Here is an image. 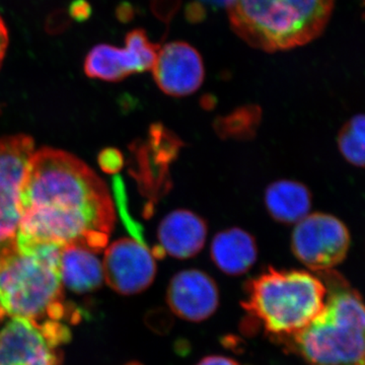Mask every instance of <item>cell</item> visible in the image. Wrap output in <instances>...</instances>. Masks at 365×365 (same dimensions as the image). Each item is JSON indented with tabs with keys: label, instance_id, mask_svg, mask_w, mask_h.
I'll return each mask as SVG.
<instances>
[{
	"label": "cell",
	"instance_id": "1",
	"mask_svg": "<svg viewBox=\"0 0 365 365\" xmlns=\"http://www.w3.org/2000/svg\"><path fill=\"white\" fill-rule=\"evenodd\" d=\"M19 209V250L81 244L100 253L114 228V202L104 181L78 158L53 148L31 158Z\"/></svg>",
	"mask_w": 365,
	"mask_h": 365
},
{
	"label": "cell",
	"instance_id": "2",
	"mask_svg": "<svg viewBox=\"0 0 365 365\" xmlns=\"http://www.w3.org/2000/svg\"><path fill=\"white\" fill-rule=\"evenodd\" d=\"M325 307L299 332L276 339L313 365H365V304L361 295L332 270L319 272Z\"/></svg>",
	"mask_w": 365,
	"mask_h": 365
},
{
	"label": "cell",
	"instance_id": "3",
	"mask_svg": "<svg viewBox=\"0 0 365 365\" xmlns=\"http://www.w3.org/2000/svg\"><path fill=\"white\" fill-rule=\"evenodd\" d=\"M334 0H230V23L252 47L292 49L318 38L330 20Z\"/></svg>",
	"mask_w": 365,
	"mask_h": 365
},
{
	"label": "cell",
	"instance_id": "4",
	"mask_svg": "<svg viewBox=\"0 0 365 365\" xmlns=\"http://www.w3.org/2000/svg\"><path fill=\"white\" fill-rule=\"evenodd\" d=\"M245 292V311L275 340L306 328L326 304L323 280L307 271L269 267L250 279Z\"/></svg>",
	"mask_w": 365,
	"mask_h": 365
},
{
	"label": "cell",
	"instance_id": "5",
	"mask_svg": "<svg viewBox=\"0 0 365 365\" xmlns=\"http://www.w3.org/2000/svg\"><path fill=\"white\" fill-rule=\"evenodd\" d=\"M60 266L9 252L0 262V322L21 318L60 321L66 316Z\"/></svg>",
	"mask_w": 365,
	"mask_h": 365
},
{
	"label": "cell",
	"instance_id": "6",
	"mask_svg": "<svg viewBox=\"0 0 365 365\" xmlns=\"http://www.w3.org/2000/svg\"><path fill=\"white\" fill-rule=\"evenodd\" d=\"M71 337L59 321L11 319L0 330V365H62L59 346Z\"/></svg>",
	"mask_w": 365,
	"mask_h": 365
},
{
	"label": "cell",
	"instance_id": "7",
	"mask_svg": "<svg viewBox=\"0 0 365 365\" xmlns=\"http://www.w3.org/2000/svg\"><path fill=\"white\" fill-rule=\"evenodd\" d=\"M350 234L336 216L312 213L295 225L292 250L304 266L316 272L331 270L347 256Z\"/></svg>",
	"mask_w": 365,
	"mask_h": 365
},
{
	"label": "cell",
	"instance_id": "8",
	"mask_svg": "<svg viewBox=\"0 0 365 365\" xmlns=\"http://www.w3.org/2000/svg\"><path fill=\"white\" fill-rule=\"evenodd\" d=\"M34 153L35 146L31 137L0 139V257L16 250L21 220V187Z\"/></svg>",
	"mask_w": 365,
	"mask_h": 365
},
{
	"label": "cell",
	"instance_id": "9",
	"mask_svg": "<svg viewBox=\"0 0 365 365\" xmlns=\"http://www.w3.org/2000/svg\"><path fill=\"white\" fill-rule=\"evenodd\" d=\"M160 46L148 39L141 29L127 34L125 47L101 44L88 53L85 61L86 76L105 81H120L133 73L151 71Z\"/></svg>",
	"mask_w": 365,
	"mask_h": 365
},
{
	"label": "cell",
	"instance_id": "10",
	"mask_svg": "<svg viewBox=\"0 0 365 365\" xmlns=\"http://www.w3.org/2000/svg\"><path fill=\"white\" fill-rule=\"evenodd\" d=\"M106 282L115 292L125 295L140 294L153 284L157 275V257L136 239L118 240L106 250Z\"/></svg>",
	"mask_w": 365,
	"mask_h": 365
},
{
	"label": "cell",
	"instance_id": "11",
	"mask_svg": "<svg viewBox=\"0 0 365 365\" xmlns=\"http://www.w3.org/2000/svg\"><path fill=\"white\" fill-rule=\"evenodd\" d=\"M181 148V140L160 124L153 125L148 138L132 148L136 160L132 173L150 200L157 201L169 191L170 165Z\"/></svg>",
	"mask_w": 365,
	"mask_h": 365
},
{
	"label": "cell",
	"instance_id": "12",
	"mask_svg": "<svg viewBox=\"0 0 365 365\" xmlns=\"http://www.w3.org/2000/svg\"><path fill=\"white\" fill-rule=\"evenodd\" d=\"M151 71L160 90L175 98L195 93L205 76L201 55L188 43L180 41L160 48Z\"/></svg>",
	"mask_w": 365,
	"mask_h": 365
},
{
	"label": "cell",
	"instance_id": "13",
	"mask_svg": "<svg viewBox=\"0 0 365 365\" xmlns=\"http://www.w3.org/2000/svg\"><path fill=\"white\" fill-rule=\"evenodd\" d=\"M167 302L173 313L190 322L210 318L220 304L217 284L198 269L180 271L170 281Z\"/></svg>",
	"mask_w": 365,
	"mask_h": 365
},
{
	"label": "cell",
	"instance_id": "14",
	"mask_svg": "<svg viewBox=\"0 0 365 365\" xmlns=\"http://www.w3.org/2000/svg\"><path fill=\"white\" fill-rule=\"evenodd\" d=\"M207 234V223L200 215L186 209L172 211L158 225L160 253L180 260L192 258L203 249Z\"/></svg>",
	"mask_w": 365,
	"mask_h": 365
},
{
	"label": "cell",
	"instance_id": "15",
	"mask_svg": "<svg viewBox=\"0 0 365 365\" xmlns=\"http://www.w3.org/2000/svg\"><path fill=\"white\" fill-rule=\"evenodd\" d=\"M211 260L216 267L230 276L248 272L258 258L255 237L240 227L222 230L213 237L210 247Z\"/></svg>",
	"mask_w": 365,
	"mask_h": 365
},
{
	"label": "cell",
	"instance_id": "16",
	"mask_svg": "<svg viewBox=\"0 0 365 365\" xmlns=\"http://www.w3.org/2000/svg\"><path fill=\"white\" fill-rule=\"evenodd\" d=\"M93 251L85 245L64 246L60 257L62 283L78 294L90 292L102 285L104 279L103 263Z\"/></svg>",
	"mask_w": 365,
	"mask_h": 365
},
{
	"label": "cell",
	"instance_id": "17",
	"mask_svg": "<svg viewBox=\"0 0 365 365\" xmlns=\"http://www.w3.org/2000/svg\"><path fill=\"white\" fill-rule=\"evenodd\" d=\"M264 202L274 220L285 225H297L309 215L312 194L302 182L279 180L269 185Z\"/></svg>",
	"mask_w": 365,
	"mask_h": 365
},
{
	"label": "cell",
	"instance_id": "18",
	"mask_svg": "<svg viewBox=\"0 0 365 365\" xmlns=\"http://www.w3.org/2000/svg\"><path fill=\"white\" fill-rule=\"evenodd\" d=\"M341 155L355 167L365 168V115L352 117L338 134Z\"/></svg>",
	"mask_w": 365,
	"mask_h": 365
},
{
	"label": "cell",
	"instance_id": "19",
	"mask_svg": "<svg viewBox=\"0 0 365 365\" xmlns=\"http://www.w3.org/2000/svg\"><path fill=\"white\" fill-rule=\"evenodd\" d=\"M260 118V109L255 106H248L235 110L227 116L220 118L216 122L215 128L220 135L223 137L250 138L256 132Z\"/></svg>",
	"mask_w": 365,
	"mask_h": 365
},
{
	"label": "cell",
	"instance_id": "20",
	"mask_svg": "<svg viewBox=\"0 0 365 365\" xmlns=\"http://www.w3.org/2000/svg\"><path fill=\"white\" fill-rule=\"evenodd\" d=\"M98 163L104 172L115 174L123 167V157L119 150L115 148H107L98 155Z\"/></svg>",
	"mask_w": 365,
	"mask_h": 365
},
{
	"label": "cell",
	"instance_id": "21",
	"mask_svg": "<svg viewBox=\"0 0 365 365\" xmlns=\"http://www.w3.org/2000/svg\"><path fill=\"white\" fill-rule=\"evenodd\" d=\"M69 11L74 20L83 21L90 16L91 6L85 0H76L72 2Z\"/></svg>",
	"mask_w": 365,
	"mask_h": 365
},
{
	"label": "cell",
	"instance_id": "22",
	"mask_svg": "<svg viewBox=\"0 0 365 365\" xmlns=\"http://www.w3.org/2000/svg\"><path fill=\"white\" fill-rule=\"evenodd\" d=\"M197 365H240L235 360L228 359V357L218 356V355H213V356H207L201 360Z\"/></svg>",
	"mask_w": 365,
	"mask_h": 365
},
{
	"label": "cell",
	"instance_id": "23",
	"mask_svg": "<svg viewBox=\"0 0 365 365\" xmlns=\"http://www.w3.org/2000/svg\"><path fill=\"white\" fill-rule=\"evenodd\" d=\"M7 45H9V32H7L6 24L0 18V60L1 61L6 54Z\"/></svg>",
	"mask_w": 365,
	"mask_h": 365
},
{
	"label": "cell",
	"instance_id": "24",
	"mask_svg": "<svg viewBox=\"0 0 365 365\" xmlns=\"http://www.w3.org/2000/svg\"><path fill=\"white\" fill-rule=\"evenodd\" d=\"M205 1L212 2V4H225L227 6V4H230V0H205Z\"/></svg>",
	"mask_w": 365,
	"mask_h": 365
},
{
	"label": "cell",
	"instance_id": "25",
	"mask_svg": "<svg viewBox=\"0 0 365 365\" xmlns=\"http://www.w3.org/2000/svg\"><path fill=\"white\" fill-rule=\"evenodd\" d=\"M126 365H143V364H138V362H130V364H128Z\"/></svg>",
	"mask_w": 365,
	"mask_h": 365
},
{
	"label": "cell",
	"instance_id": "26",
	"mask_svg": "<svg viewBox=\"0 0 365 365\" xmlns=\"http://www.w3.org/2000/svg\"><path fill=\"white\" fill-rule=\"evenodd\" d=\"M0 262H1V257H0Z\"/></svg>",
	"mask_w": 365,
	"mask_h": 365
},
{
	"label": "cell",
	"instance_id": "27",
	"mask_svg": "<svg viewBox=\"0 0 365 365\" xmlns=\"http://www.w3.org/2000/svg\"><path fill=\"white\" fill-rule=\"evenodd\" d=\"M0 64H1V60H0Z\"/></svg>",
	"mask_w": 365,
	"mask_h": 365
}]
</instances>
